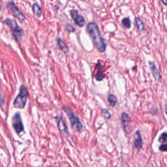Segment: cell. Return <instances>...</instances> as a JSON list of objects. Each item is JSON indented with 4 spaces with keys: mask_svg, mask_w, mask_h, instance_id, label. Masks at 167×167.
Returning a JSON list of instances; mask_svg holds the SVG:
<instances>
[{
    "mask_svg": "<svg viewBox=\"0 0 167 167\" xmlns=\"http://www.w3.org/2000/svg\"><path fill=\"white\" fill-rule=\"evenodd\" d=\"M87 31L90 34L95 48L100 52L106 51V44L100 33L98 26L94 22H90L87 26Z\"/></svg>",
    "mask_w": 167,
    "mask_h": 167,
    "instance_id": "obj_1",
    "label": "cell"
},
{
    "mask_svg": "<svg viewBox=\"0 0 167 167\" xmlns=\"http://www.w3.org/2000/svg\"><path fill=\"white\" fill-rule=\"evenodd\" d=\"M63 110L67 115L72 129H74L75 131L80 133L83 129V125L78 118V116L74 113L70 108L67 106L63 107Z\"/></svg>",
    "mask_w": 167,
    "mask_h": 167,
    "instance_id": "obj_2",
    "label": "cell"
},
{
    "mask_svg": "<svg viewBox=\"0 0 167 167\" xmlns=\"http://www.w3.org/2000/svg\"><path fill=\"white\" fill-rule=\"evenodd\" d=\"M3 22L10 28L12 36H13V38L15 39V40L17 42V43H20L21 40H22L24 33L22 28L19 26V25L15 20L7 18L4 20Z\"/></svg>",
    "mask_w": 167,
    "mask_h": 167,
    "instance_id": "obj_3",
    "label": "cell"
},
{
    "mask_svg": "<svg viewBox=\"0 0 167 167\" xmlns=\"http://www.w3.org/2000/svg\"><path fill=\"white\" fill-rule=\"evenodd\" d=\"M29 97V93L27 90L26 87L22 85L20 87L19 93L13 102V106L16 108L23 109L26 106Z\"/></svg>",
    "mask_w": 167,
    "mask_h": 167,
    "instance_id": "obj_4",
    "label": "cell"
},
{
    "mask_svg": "<svg viewBox=\"0 0 167 167\" xmlns=\"http://www.w3.org/2000/svg\"><path fill=\"white\" fill-rule=\"evenodd\" d=\"M12 127L15 129V132L18 135H20L21 133H22L24 131V127L22 120V117H21V115L19 112H16L14 116L12 117Z\"/></svg>",
    "mask_w": 167,
    "mask_h": 167,
    "instance_id": "obj_5",
    "label": "cell"
},
{
    "mask_svg": "<svg viewBox=\"0 0 167 167\" xmlns=\"http://www.w3.org/2000/svg\"><path fill=\"white\" fill-rule=\"evenodd\" d=\"M7 7L9 8L12 12V14L15 17L18 18L20 22H24L26 19L24 15L21 12V11L18 9V7L15 5L13 2H9L7 4Z\"/></svg>",
    "mask_w": 167,
    "mask_h": 167,
    "instance_id": "obj_6",
    "label": "cell"
},
{
    "mask_svg": "<svg viewBox=\"0 0 167 167\" xmlns=\"http://www.w3.org/2000/svg\"><path fill=\"white\" fill-rule=\"evenodd\" d=\"M70 14L72 18L74 21V22L76 23V24L79 27H83L86 24L84 18L82 16L78 14V12L77 10H71L70 11Z\"/></svg>",
    "mask_w": 167,
    "mask_h": 167,
    "instance_id": "obj_7",
    "label": "cell"
},
{
    "mask_svg": "<svg viewBox=\"0 0 167 167\" xmlns=\"http://www.w3.org/2000/svg\"><path fill=\"white\" fill-rule=\"evenodd\" d=\"M57 125L58 129H59L60 132L62 135H64L65 136H69V131H68L67 127V125L65 122V121L64 119H63L61 116H60L57 120Z\"/></svg>",
    "mask_w": 167,
    "mask_h": 167,
    "instance_id": "obj_8",
    "label": "cell"
},
{
    "mask_svg": "<svg viewBox=\"0 0 167 167\" xmlns=\"http://www.w3.org/2000/svg\"><path fill=\"white\" fill-rule=\"evenodd\" d=\"M134 145L135 147L139 149L142 148V136L139 131H137L136 132Z\"/></svg>",
    "mask_w": 167,
    "mask_h": 167,
    "instance_id": "obj_9",
    "label": "cell"
},
{
    "mask_svg": "<svg viewBox=\"0 0 167 167\" xmlns=\"http://www.w3.org/2000/svg\"><path fill=\"white\" fill-rule=\"evenodd\" d=\"M149 65L150 70H151L153 77L155 78L156 80H159L161 78V76H160L159 73V70L157 69V67L156 66V65L154 64L153 62H151V61L149 62Z\"/></svg>",
    "mask_w": 167,
    "mask_h": 167,
    "instance_id": "obj_10",
    "label": "cell"
},
{
    "mask_svg": "<svg viewBox=\"0 0 167 167\" xmlns=\"http://www.w3.org/2000/svg\"><path fill=\"white\" fill-rule=\"evenodd\" d=\"M56 40L58 47H60L61 51L65 53H67L69 51V48L68 47V46L66 44V43H65V42L60 38H57Z\"/></svg>",
    "mask_w": 167,
    "mask_h": 167,
    "instance_id": "obj_11",
    "label": "cell"
},
{
    "mask_svg": "<svg viewBox=\"0 0 167 167\" xmlns=\"http://www.w3.org/2000/svg\"><path fill=\"white\" fill-rule=\"evenodd\" d=\"M121 120H122V123L123 125V128L125 131H126V127L128 125V123L129 122V120H130V117L128 116L127 113H123L122 114V116H121Z\"/></svg>",
    "mask_w": 167,
    "mask_h": 167,
    "instance_id": "obj_12",
    "label": "cell"
},
{
    "mask_svg": "<svg viewBox=\"0 0 167 167\" xmlns=\"http://www.w3.org/2000/svg\"><path fill=\"white\" fill-rule=\"evenodd\" d=\"M32 9H33V13H34L37 16H38V17H40L42 15V11H41V7H39L38 4L37 3L33 4L32 7Z\"/></svg>",
    "mask_w": 167,
    "mask_h": 167,
    "instance_id": "obj_13",
    "label": "cell"
},
{
    "mask_svg": "<svg viewBox=\"0 0 167 167\" xmlns=\"http://www.w3.org/2000/svg\"><path fill=\"white\" fill-rule=\"evenodd\" d=\"M108 101L110 103V105L111 106H115L117 102H118V99H117L115 95L110 94L108 97Z\"/></svg>",
    "mask_w": 167,
    "mask_h": 167,
    "instance_id": "obj_14",
    "label": "cell"
},
{
    "mask_svg": "<svg viewBox=\"0 0 167 167\" xmlns=\"http://www.w3.org/2000/svg\"><path fill=\"white\" fill-rule=\"evenodd\" d=\"M135 24L136 25L137 28L139 29L140 31H143L144 30V24L140 18H135Z\"/></svg>",
    "mask_w": 167,
    "mask_h": 167,
    "instance_id": "obj_15",
    "label": "cell"
},
{
    "mask_svg": "<svg viewBox=\"0 0 167 167\" xmlns=\"http://www.w3.org/2000/svg\"><path fill=\"white\" fill-rule=\"evenodd\" d=\"M123 26L127 29H129L131 28V21L128 18H125L122 21Z\"/></svg>",
    "mask_w": 167,
    "mask_h": 167,
    "instance_id": "obj_16",
    "label": "cell"
},
{
    "mask_svg": "<svg viewBox=\"0 0 167 167\" xmlns=\"http://www.w3.org/2000/svg\"><path fill=\"white\" fill-rule=\"evenodd\" d=\"M101 114L105 119H110L111 118V114L107 109H102Z\"/></svg>",
    "mask_w": 167,
    "mask_h": 167,
    "instance_id": "obj_17",
    "label": "cell"
},
{
    "mask_svg": "<svg viewBox=\"0 0 167 167\" xmlns=\"http://www.w3.org/2000/svg\"><path fill=\"white\" fill-rule=\"evenodd\" d=\"M159 141L162 143L167 142V133H162L159 137Z\"/></svg>",
    "mask_w": 167,
    "mask_h": 167,
    "instance_id": "obj_18",
    "label": "cell"
},
{
    "mask_svg": "<svg viewBox=\"0 0 167 167\" xmlns=\"http://www.w3.org/2000/svg\"><path fill=\"white\" fill-rule=\"evenodd\" d=\"M104 77V74L101 71L98 72L97 74H96V75H95V79L97 81H101V80H103Z\"/></svg>",
    "mask_w": 167,
    "mask_h": 167,
    "instance_id": "obj_19",
    "label": "cell"
},
{
    "mask_svg": "<svg viewBox=\"0 0 167 167\" xmlns=\"http://www.w3.org/2000/svg\"><path fill=\"white\" fill-rule=\"evenodd\" d=\"M65 28H66V30H67L68 31H69V32H74L75 31L74 28L70 24H67Z\"/></svg>",
    "mask_w": 167,
    "mask_h": 167,
    "instance_id": "obj_20",
    "label": "cell"
},
{
    "mask_svg": "<svg viewBox=\"0 0 167 167\" xmlns=\"http://www.w3.org/2000/svg\"><path fill=\"white\" fill-rule=\"evenodd\" d=\"M159 150L161 152H167V144H161L159 146Z\"/></svg>",
    "mask_w": 167,
    "mask_h": 167,
    "instance_id": "obj_21",
    "label": "cell"
},
{
    "mask_svg": "<svg viewBox=\"0 0 167 167\" xmlns=\"http://www.w3.org/2000/svg\"><path fill=\"white\" fill-rule=\"evenodd\" d=\"M161 1H162V3L165 4V5H167V0H161Z\"/></svg>",
    "mask_w": 167,
    "mask_h": 167,
    "instance_id": "obj_22",
    "label": "cell"
},
{
    "mask_svg": "<svg viewBox=\"0 0 167 167\" xmlns=\"http://www.w3.org/2000/svg\"><path fill=\"white\" fill-rule=\"evenodd\" d=\"M165 113L166 114V116H167V104H166V105H165Z\"/></svg>",
    "mask_w": 167,
    "mask_h": 167,
    "instance_id": "obj_23",
    "label": "cell"
},
{
    "mask_svg": "<svg viewBox=\"0 0 167 167\" xmlns=\"http://www.w3.org/2000/svg\"><path fill=\"white\" fill-rule=\"evenodd\" d=\"M2 9V6H1V4H0V11H1Z\"/></svg>",
    "mask_w": 167,
    "mask_h": 167,
    "instance_id": "obj_24",
    "label": "cell"
},
{
    "mask_svg": "<svg viewBox=\"0 0 167 167\" xmlns=\"http://www.w3.org/2000/svg\"><path fill=\"white\" fill-rule=\"evenodd\" d=\"M166 18H167V16H166Z\"/></svg>",
    "mask_w": 167,
    "mask_h": 167,
    "instance_id": "obj_25",
    "label": "cell"
}]
</instances>
